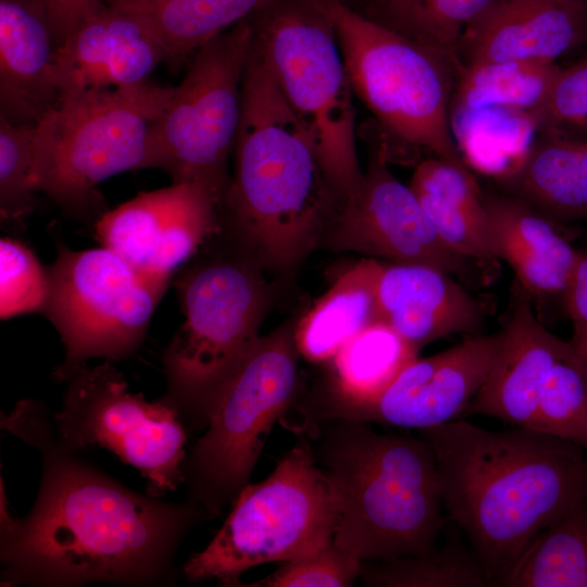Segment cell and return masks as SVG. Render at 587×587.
I'll use <instances>...</instances> for the list:
<instances>
[{"instance_id":"1","label":"cell","mask_w":587,"mask_h":587,"mask_svg":"<svg viewBox=\"0 0 587 587\" xmlns=\"http://www.w3.org/2000/svg\"><path fill=\"white\" fill-rule=\"evenodd\" d=\"M1 425L42 455L37 498L25 517L9 514L1 482V586L176 583L178 548L208 520L199 505L138 494L83 460L59 444L37 401H21Z\"/></svg>"},{"instance_id":"2","label":"cell","mask_w":587,"mask_h":587,"mask_svg":"<svg viewBox=\"0 0 587 587\" xmlns=\"http://www.w3.org/2000/svg\"><path fill=\"white\" fill-rule=\"evenodd\" d=\"M432 446L441 502L491 583L528 542L587 496V451L532 428L464 420L419 430Z\"/></svg>"},{"instance_id":"3","label":"cell","mask_w":587,"mask_h":587,"mask_svg":"<svg viewBox=\"0 0 587 587\" xmlns=\"http://www.w3.org/2000/svg\"><path fill=\"white\" fill-rule=\"evenodd\" d=\"M233 161L220 232L260 267L291 271L319 248L342 199L314 134L282 95L254 37Z\"/></svg>"},{"instance_id":"4","label":"cell","mask_w":587,"mask_h":587,"mask_svg":"<svg viewBox=\"0 0 587 587\" xmlns=\"http://www.w3.org/2000/svg\"><path fill=\"white\" fill-rule=\"evenodd\" d=\"M300 434L338 499L337 545L362 561L436 548L442 502L435 453L424 437L383 434L348 419L322 420Z\"/></svg>"},{"instance_id":"5","label":"cell","mask_w":587,"mask_h":587,"mask_svg":"<svg viewBox=\"0 0 587 587\" xmlns=\"http://www.w3.org/2000/svg\"><path fill=\"white\" fill-rule=\"evenodd\" d=\"M222 237L223 248L213 249L210 238L174 278L185 320L163 351L161 399L187 430L207 428L223 390L261 337L267 305L261 267Z\"/></svg>"},{"instance_id":"6","label":"cell","mask_w":587,"mask_h":587,"mask_svg":"<svg viewBox=\"0 0 587 587\" xmlns=\"http://www.w3.org/2000/svg\"><path fill=\"white\" fill-rule=\"evenodd\" d=\"M332 21L354 95L374 115L387 143L427 150L466 164L450 123L460 65L342 0H314Z\"/></svg>"},{"instance_id":"7","label":"cell","mask_w":587,"mask_h":587,"mask_svg":"<svg viewBox=\"0 0 587 587\" xmlns=\"http://www.w3.org/2000/svg\"><path fill=\"white\" fill-rule=\"evenodd\" d=\"M173 93L147 82L58 102L35 127L36 192L96 224L108 211L97 186L142 170L149 128Z\"/></svg>"},{"instance_id":"8","label":"cell","mask_w":587,"mask_h":587,"mask_svg":"<svg viewBox=\"0 0 587 587\" xmlns=\"http://www.w3.org/2000/svg\"><path fill=\"white\" fill-rule=\"evenodd\" d=\"M209 545L183 565L190 582L215 578L238 586L249 569L286 562L334 540L340 519L336 494L301 435L262 482L249 483Z\"/></svg>"},{"instance_id":"9","label":"cell","mask_w":587,"mask_h":587,"mask_svg":"<svg viewBox=\"0 0 587 587\" xmlns=\"http://www.w3.org/2000/svg\"><path fill=\"white\" fill-rule=\"evenodd\" d=\"M251 21L282 95L314 134L325 171L344 200L360 183L355 96L336 30L314 0H279Z\"/></svg>"},{"instance_id":"10","label":"cell","mask_w":587,"mask_h":587,"mask_svg":"<svg viewBox=\"0 0 587 587\" xmlns=\"http://www.w3.org/2000/svg\"><path fill=\"white\" fill-rule=\"evenodd\" d=\"M296 323L261 336L223 390L207 430L183 462L188 500L208 520L218 516L250 483L274 424L297 399Z\"/></svg>"},{"instance_id":"11","label":"cell","mask_w":587,"mask_h":587,"mask_svg":"<svg viewBox=\"0 0 587 587\" xmlns=\"http://www.w3.org/2000/svg\"><path fill=\"white\" fill-rule=\"evenodd\" d=\"M253 37L248 18L195 53L171 101L149 128L142 168L162 170L173 183L200 184L222 205Z\"/></svg>"},{"instance_id":"12","label":"cell","mask_w":587,"mask_h":587,"mask_svg":"<svg viewBox=\"0 0 587 587\" xmlns=\"http://www.w3.org/2000/svg\"><path fill=\"white\" fill-rule=\"evenodd\" d=\"M49 295L42 314L64 346L53 375L60 382L90 359L134 354L166 289L151 283L108 248L72 250L58 243L47 267Z\"/></svg>"},{"instance_id":"13","label":"cell","mask_w":587,"mask_h":587,"mask_svg":"<svg viewBox=\"0 0 587 587\" xmlns=\"http://www.w3.org/2000/svg\"><path fill=\"white\" fill-rule=\"evenodd\" d=\"M65 382L63 405L52 421L60 445L78 452L91 446L113 452L141 473L152 497L184 484L187 429L173 408L132 394L108 360L82 365Z\"/></svg>"},{"instance_id":"14","label":"cell","mask_w":587,"mask_h":587,"mask_svg":"<svg viewBox=\"0 0 587 587\" xmlns=\"http://www.w3.org/2000/svg\"><path fill=\"white\" fill-rule=\"evenodd\" d=\"M378 132L360 183L342 200L319 247L430 265L471 280L479 266L440 240L410 186L391 173L389 147Z\"/></svg>"},{"instance_id":"15","label":"cell","mask_w":587,"mask_h":587,"mask_svg":"<svg viewBox=\"0 0 587 587\" xmlns=\"http://www.w3.org/2000/svg\"><path fill=\"white\" fill-rule=\"evenodd\" d=\"M502 332L472 335L437 354L412 361L375 399L358 402H302L300 432L327 419H348L423 430L463 416L496 360Z\"/></svg>"},{"instance_id":"16","label":"cell","mask_w":587,"mask_h":587,"mask_svg":"<svg viewBox=\"0 0 587 587\" xmlns=\"http://www.w3.org/2000/svg\"><path fill=\"white\" fill-rule=\"evenodd\" d=\"M110 249L167 289L174 274L221 228V203L204 186L173 183L108 210L95 224Z\"/></svg>"},{"instance_id":"17","label":"cell","mask_w":587,"mask_h":587,"mask_svg":"<svg viewBox=\"0 0 587 587\" xmlns=\"http://www.w3.org/2000/svg\"><path fill=\"white\" fill-rule=\"evenodd\" d=\"M164 61L161 45L145 25L104 4L55 47L58 102L142 85Z\"/></svg>"},{"instance_id":"18","label":"cell","mask_w":587,"mask_h":587,"mask_svg":"<svg viewBox=\"0 0 587 587\" xmlns=\"http://www.w3.org/2000/svg\"><path fill=\"white\" fill-rule=\"evenodd\" d=\"M587 47V8L578 0H499L465 30L460 67L484 62L558 63Z\"/></svg>"},{"instance_id":"19","label":"cell","mask_w":587,"mask_h":587,"mask_svg":"<svg viewBox=\"0 0 587 587\" xmlns=\"http://www.w3.org/2000/svg\"><path fill=\"white\" fill-rule=\"evenodd\" d=\"M530 298L517 283L499 352L463 416L485 415L527 427L553 367L573 349L538 321Z\"/></svg>"},{"instance_id":"20","label":"cell","mask_w":587,"mask_h":587,"mask_svg":"<svg viewBox=\"0 0 587 587\" xmlns=\"http://www.w3.org/2000/svg\"><path fill=\"white\" fill-rule=\"evenodd\" d=\"M376 295L380 320L419 351L450 335H478L485 320L464 286L430 265L382 263Z\"/></svg>"},{"instance_id":"21","label":"cell","mask_w":587,"mask_h":587,"mask_svg":"<svg viewBox=\"0 0 587 587\" xmlns=\"http://www.w3.org/2000/svg\"><path fill=\"white\" fill-rule=\"evenodd\" d=\"M54 52L36 0H0V118L36 126L55 107Z\"/></svg>"},{"instance_id":"22","label":"cell","mask_w":587,"mask_h":587,"mask_svg":"<svg viewBox=\"0 0 587 587\" xmlns=\"http://www.w3.org/2000/svg\"><path fill=\"white\" fill-rule=\"evenodd\" d=\"M485 204L496 253L519 284L530 297H563L578 251L557 224L511 195L485 196Z\"/></svg>"},{"instance_id":"23","label":"cell","mask_w":587,"mask_h":587,"mask_svg":"<svg viewBox=\"0 0 587 587\" xmlns=\"http://www.w3.org/2000/svg\"><path fill=\"white\" fill-rule=\"evenodd\" d=\"M440 240L480 267L499 260L485 196L467 164L433 157L420 162L409 184Z\"/></svg>"},{"instance_id":"24","label":"cell","mask_w":587,"mask_h":587,"mask_svg":"<svg viewBox=\"0 0 587 587\" xmlns=\"http://www.w3.org/2000/svg\"><path fill=\"white\" fill-rule=\"evenodd\" d=\"M503 182L511 196L557 225L587 222V137L538 132Z\"/></svg>"},{"instance_id":"25","label":"cell","mask_w":587,"mask_h":587,"mask_svg":"<svg viewBox=\"0 0 587 587\" xmlns=\"http://www.w3.org/2000/svg\"><path fill=\"white\" fill-rule=\"evenodd\" d=\"M279 0H105L145 25L161 45L173 72L214 37Z\"/></svg>"},{"instance_id":"26","label":"cell","mask_w":587,"mask_h":587,"mask_svg":"<svg viewBox=\"0 0 587 587\" xmlns=\"http://www.w3.org/2000/svg\"><path fill=\"white\" fill-rule=\"evenodd\" d=\"M380 265L376 259L355 263L296 323L300 357L326 363L358 333L380 320L376 295Z\"/></svg>"},{"instance_id":"27","label":"cell","mask_w":587,"mask_h":587,"mask_svg":"<svg viewBox=\"0 0 587 587\" xmlns=\"http://www.w3.org/2000/svg\"><path fill=\"white\" fill-rule=\"evenodd\" d=\"M419 350L379 320L351 338L329 361L324 389L303 402H365L378 397Z\"/></svg>"},{"instance_id":"28","label":"cell","mask_w":587,"mask_h":587,"mask_svg":"<svg viewBox=\"0 0 587 587\" xmlns=\"http://www.w3.org/2000/svg\"><path fill=\"white\" fill-rule=\"evenodd\" d=\"M560 68L559 63L538 62H484L461 66L450 117L497 109L528 114L533 121L546 104Z\"/></svg>"},{"instance_id":"29","label":"cell","mask_w":587,"mask_h":587,"mask_svg":"<svg viewBox=\"0 0 587 587\" xmlns=\"http://www.w3.org/2000/svg\"><path fill=\"white\" fill-rule=\"evenodd\" d=\"M497 585L587 587V496L541 529Z\"/></svg>"},{"instance_id":"30","label":"cell","mask_w":587,"mask_h":587,"mask_svg":"<svg viewBox=\"0 0 587 587\" xmlns=\"http://www.w3.org/2000/svg\"><path fill=\"white\" fill-rule=\"evenodd\" d=\"M359 578L371 587H484L491 583L474 551L454 544L425 554L362 561Z\"/></svg>"},{"instance_id":"31","label":"cell","mask_w":587,"mask_h":587,"mask_svg":"<svg viewBox=\"0 0 587 587\" xmlns=\"http://www.w3.org/2000/svg\"><path fill=\"white\" fill-rule=\"evenodd\" d=\"M497 1L382 0V21L377 22L459 63L465 30Z\"/></svg>"},{"instance_id":"32","label":"cell","mask_w":587,"mask_h":587,"mask_svg":"<svg viewBox=\"0 0 587 587\" xmlns=\"http://www.w3.org/2000/svg\"><path fill=\"white\" fill-rule=\"evenodd\" d=\"M527 428L587 451V371L574 347L553 367Z\"/></svg>"},{"instance_id":"33","label":"cell","mask_w":587,"mask_h":587,"mask_svg":"<svg viewBox=\"0 0 587 587\" xmlns=\"http://www.w3.org/2000/svg\"><path fill=\"white\" fill-rule=\"evenodd\" d=\"M35 127L0 118L1 221L21 224L34 210Z\"/></svg>"},{"instance_id":"34","label":"cell","mask_w":587,"mask_h":587,"mask_svg":"<svg viewBox=\"0 0 587 587\" xmlns=\"http://www.w3.org/2000/svg\"><path fill=\"white\" fill-rule=\"evenodd\" d=\"M49 295V275L34 252L21 241L0 240V317L41 313Z\"/></svg>"},{"instance_id":"35","label":"cell","mask_w":587,"mask_h":587,"mask_svg":"<svg viewBox=\"0 0 587 587\" xmlns=\"http://www.w3.org/2000/svg\"><path fill=\"white\" fill-rule=\"evenodd\" d=\"M362 560L337 545H328L300 558L282 562L265 578L250 587H348L361 572Z\"/></svg>"},{"instance_id":"36","label":"cell","mask_w":587,"mask_h":587,"mask_svg":"<svg viewBox=\"0 0 587 587\" xmlns=\"http://www.w3.org/2000/svg\"><path fill=\"white\" fill-rule=\"evenodd\" d=\"M533 122L537 133L558 130L587 137V50L572 64L561 66Z\"/></svg>"},{"instance_id":"37","label":"cell","mask_w":587,"mask_h":587,"mask_svg":"<svg viewBox=\"0 0 587 587\" xmlns=\"http://www.w3.org/2000/svg\"><path fill=\"white\" fill-rule=\"evenodd\" d=\"M51 28L55 47L89 16L99 11L105 0H36Z\"/></svg>"},{"instance_id":"38","label":"cell","mask_w":587,"mask_h":587,"mask_svg":"<svg viewBox=\"0 0 587 587\" xmlns=\"http://www.w3.org/2000/svg\"><path fill=\"white\" fill-rule=\"evenodd\" d=\"M563 299L574 333L587 330V252L578 251Z\"/></svg>"},{"instance_id":"39","label":"cell","mask_w":587,"mask_h":587,"mask_svg":"<svg viewBox=\"0 0 587 587\" xmlns=\"http://www.w3.org/2000/svg\"><path fill=\"white\" fill-rule=\"evenodd\" d=\"M571 344L573 345L587 371V330L574 333Z\"/></svg>"},{"instance_id":"40","label":"cell","mask_w":587,"mask_h":587,"mask_svg":"<svg viewBox=\"0 0 587 587\" xmlns=\"http://www.w3.org/2000/svg\"><path fill=\"white\" fill-rule=\"evenodd\" d=\"M580 3H583L587 8V0H578Z\"/></svg>"}]
</instances>
